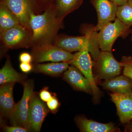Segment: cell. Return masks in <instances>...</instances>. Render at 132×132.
I'll return each instance as SVG.
<instances>
[{
    "label": "cell",
    "mask_w": 132,
    "mask_h": 132,
    "mask_svg": "<svg viewBox=\"0 0 132 132\" xmlns=\"http://www.w3.org/2000/svg\"><path fill=\"white\" fill-rule=\"evenodd\" d=\"M62 21L52 4L42 14L36 15L32 13L29 23L32 32L31 43L35 46L50 43L60 28Z\"/></svg>",
    "instance_id": "1"
},
{
    "label": "cell",
    "mask_w": 132,
    "mask_h": 132,
    "mask_svg": "<svg viewBox=\"0 0 132 132\" xmlns=\"http://www.w3.org/2000/svg\"><path fill=\"white\" fill-rule=\"evenodd\" d=\"M94 26H86L83 28L84 35L81 36H62L58 39L55 45L70 53L84 50H88L93 60H95L100 50L98 40V32Z\"/></svg>",
    "instance_id": "2"
},
{
    "label": "cell",
    "mask_w": 132,
    "mask_h": 132,
    "mask_svg": "<svg viewBox=\"0 0 132 132\" xmlns=\"http://www.w3.org/2000/svg\"><path fill=\"white\" fill-rule=\"evenodd\" d=\"M123 67L114 58L112 52L101 50L93 60V72L97 84L101 80H106L120 75Z\"/></svg>",
    "instance_id": "3"
},
{
    "label": "cell",
    "mask_w": 132,
    "mask_h": 132,
    "mask_svg": "<svg viewBox=\"0 0 132 132\" xmlns=\"http://www.w3.org/2000/svg\"><path fill=\"white\" fill-rule=\"evenodd\" d=\"M116 18L113 22H109L98 33L99 47L101 51L112 52L113 46L118 38L123 39L131 34L132 30Z\"/></svg>",
    "instance_id": "4"
},
{
    "label": "cell",
    "mask_w": 132,
    "mask_h": 132,
    "mask_svg": "<svg viewBox=\"0 0 132 132\" xmlns=\"http://www.w3.org/2000/svg\"><path fill=\"white\" fill-rule=\"evenodd\" d=\"M34 81H27L24 84V92L21 100L16 104L14 110L9 119L13 126L25 128L29 130L28 114L30 102L34 93Z\"/></svg>",
    "instance_id": "5"
},
{
    "label": "cell",
    "mask_w": 132,
    "mask_h": 132,
    "mask_svg": "<svg viewBox=\"0 0 132 132\" xmlns=\"http://www.w3.org/2000/svg\"><path fill=\"white\" fill-rule=\"evenodd\" d=\"M67 62L77 67L88 80L92 87L94 100L95 102L98 101L101 93L95 79L93 72V60L88 50H84L76 52L73 59Z\"/></svg>",
    "instance_id": "6"
},
{
    "label": "cell",
    "mask_w": 132,
    "mask_h": 132,
    "mask_svg": "<svg viewBox=\"0 0 132 132\" xmlns=\"http://www.w3.org/2000/svg\"><path fill=\"white\" fill-rule=\"evenodd\" d=\"M32 56L33 60L38 63L48 61L67 62L73 59L74 54L56 45L45 43L36 46Z\"/></svg>",
    "instance_id": "7"
},
{
    "label": "cell",
    "mask_w": 132,
    "mask_h": 132,
    "mask_svg": "<svg viewBox=\"0 0 132 132\" xmlns=\"http://www.w3.org/2000/svg\"><path fill=\"white\" fill-rule=\"evenodd\" d=\"M19 20L20 24L29 27L30 16L36 5V0H1Z\"/></svg>",
    "instance_id": "8"
},
{
    "label": "cell",
    "mask_w": 132,
    "mask_h": 132,
    "mask_svg": "<svg viewBox=\"0 0 132 132\" xmlns=\"http://www.w3.org/2000/svg\"><path fill=\"white\" fill-rule=\"evenodd\" d=\"M48 111L47 105L34 93L31 98L29 111V131H40L42 123Z\"/></svg>",
    "instance_id": "9"
},
{
    "label": "cell",
    "mask_w": 132,
    "mask_h": 132,
    "mask_svg": "<svg viewBox=\"0 0 132 132\" xmlns=\"http://www.w3.org/2000/svg\"><path fill=\"white\" fill-rule=\"evenodd\" d=\"M90 1L97 12L98 22L94 29L98 32L106 24L115 20L118 6L110 0Z\"/></svg>",
    "instance_id": "10"
},
{
    "label": "cell",
    "mask_w": 132,
    "mask_h": 132,
    "mask_svg": "<svg viewBox=\"0 0 132 132\" xmlns=\"http://www.w3.org/2000/svg\"><path fill=\"white\" fill-rule=\"evenodd\" d=\"M32 36L26 28L20 24L1 34V39L6 46L10 48L22 47L31 43Z\"/></svg>",
    "instance_id": "11"
},
{
    "label": "cell",
    "mask_w": 132,
    "mask_h": 132,
    "mask_svg": "<svg viewBox=\"0 0 132 132\" xmlns=\"http://www.w3.org/2000/svg\"><path fill=\"white\" fill-rule=\"evenodd\" d=\"M111 99L115 104L117 114L123 124H128L132 120V92L125 94L112 93Z\"/></svg>",
    "instance_id": "12"
},
{
    "label": "cell",
    "mask_w": 132,
    "mask_h": 132,
    "mask_svg": "<svg viewBox=\"0 0 132 132\" xmlns=\"http://www.w3.org/2000/svg\"><path fill=\"white\" fill-rule=\"evenodd\" d=\"M63 79L76 90L93 94L89 81L75 66H69L63 73Z\"/></svg>",
    "instance_id": "13"
},
{
    "label": "cell",
    "mask_w": 132,
    "mask_h": 132,
    "mask_svg": "<svg viewBox=\"0 0 132 132\" xmlns=\"http://www.w3.org/2000/svg\"><path fill=\"white\" fill-rule=\"evenodd\" d=\"M76 124L80 131L84 132H114L120 130L112 122L99 123L89 120L84 116H77L75 118Z\"/></svg>",
    "instance_id": "14"
},
{
    "label": "cell",
    "mask_w": 132,
    "mask_h": 132,
    "mask_svg": "<svg viewBox=\"0 0 132 132\" xmlns=\"http://www.w3.org/2000/svg\"><path fill=\"white\" fill-rule=\"evenodd\" d=\"M100 85L113 93L125 94L132 92V80L124 75L105 80Z\"/></svg>",
    "instance_id": "15"
},
{
    "label": "cell",
    "mask_w": 132,
    "mask_h": 132,
    "mask_svg": "<svg viewBox=\"0 0 132 132\" xmlns=\"http://www.w3.org/2000/svg\"><path fill=\"white\" fill-rule=\"evenodd\" d=\"M14 83L2 85L0 87V107L1 113L10 118L14 110L15 105L13 95Z\"/></svg>",
    "instance_id": "16"
},
{
    "label": "cell",
    "mask_w": 132,
    "mask_h": 132,
    "mask_svg": "<svg viewBox=\"0 0 132 132\" xmlns=\"http://www.w3.org/2000/svg\"><path fill=\"white\" fill-rule=\"evenodd\" d=\"M20 24L19 20L7 7L1 2L0 4L1 34Z\"/></svg>",
    "instance_id": "17"
},
{
    "label": "cell",
    "mask_w": 132,
    "mask_h": 132,
    "mask_svg": "<svg viewBox=\"0 0 132 132\" xmlns=\"http://www.w3.org/2000/svg\"><path fill=\"white\" fill-rule=\"evenodd\" d=\"M83 0H55L52 4L57 12L58 17L61 20L71 12L78 9L82 5Z\"/></svg>",
    "instance_id": "18"
},
{
    "label": "cell",
    "mask_w": 132,
    "mask_h": 132,
    "mask_svg": "<svg viewBox=\"0 0 132 132\" xmlns=\"http://www.w3.org/2000/svg\"><path fill=\"white\" fill-rule=\"evenodd\" d=\"M23 79L22 75L13 68L10 60L7 59L0 70V84L20 82Z\"/></svg>",
    "instance_id": "19"
},
{
    "label": "cell",
    "mask_w": 132,
    "mask_h": 132,
    "mask_svg": "<svg viewBox=\"0 0 132 132\" xmlns=\"http://www.w3.org/2000/svg\"><path fill=\"white\" fill-rule=\"evenodd\" d=\"M69 64L67 62L38 64L35 66V69L36 72L48 75H60L67 70L69 67Z\"/></svg>",
    "instance_id": "20"
},
{
    "label": "cell",
    "mask_w": 132,
    "mask_h": 132,
    "mask_svg": "<svg viewBox=\"0 0 132 132\" xmlns=\"http://www.w3.org/2000/svg\"><path fill=\"white\" fill-rule=\"evenodd\" d=\"M116 18L128 27L132 26V0L118 6Z\"/></svg>",
    "instance_id": "21"
},
{
    "label": "cell",
    "mask_w": 132,
    "mask_h": 132,
    "mask_svg": "<svg viewBox=\"0 0 132 132\" xmlns=\"http://www.w3.org/2000/svg\"><path fill=\"white\" fill-rule=\"evenodd\" d=\"M121 62L123 67V74L132 80V56H123Z\"/></svg>",
    "instance_id": "22"
},
{
    "label": "cell",
    "mask_w": 132,
    "mask_h": 132,
    "mask_svg": "<svg viewBox=\"0 0 132 132\" xmlns=\"http://www.w3.org/2000/svg\"><path fill=\"white\" fill-rule=\"evenodd\" d=\"M46 103L47 106L49 110L53 113L57 112L60 105L59 100L56 95L54 94L53 95L52 98Z\"/></svg>",
    "instance_id": "23"
},
{
    "label": "cell",
    "mask_w": 132,
    "mask_h": 132,
    "mask_svg": "<svg viewBox=\"0 0 132 132\" xmlns=\"http://www.w3.org/2000/svg\"><path fill=\"white\" fill-rule=\"evenodd\" d=\"M39 96L42 101L47 102L52 98L53 95L52 93L48 91V88L45 87L39 92Z\"/></svg>",
    "instance_id": "24"
},
{
    "label": "cell",
    "mask_w": 132,
    "mask_h": 132,
    "mask_svg": "<svg viewBox=\"0 0 132 132\" xmlns=\"http://www.w3.org/2000/svg\"><path fill=\"white\" fill-rule=\"evenodd\" d=\"M3 130L5 132H27L28 131L27 129L25 128L17 126H4Z\"/></svg>",
    "instance_id": "25"
},
{
    "label": "cell",
    "mask_w": 132,
    "mask_h": 132,
    "mask_svg": "<svg viewBox=\"0 0 132 132\" xmlns=\"http://www.w3.org/2000/svg\"><path fill=\"white\" fill-rule=\"evenodd\" d=\"M19 60L21 62L31 63L33 60L32 56L29 53H22L19 56Z\"/></svg>",
    "instance_id": "26"
},
{
    "label": "cell",
    "mask_w": 132,
    "mask_h": 132,
    "mask_svg": "<svg viewBox=\"0 0 132 132\" xmlns=\"http://www.w3.org/2000/svg\"><path fill=\"white\" fill-rule=\"evenodd\" d=\"M21 70L24 73H28L32 69V66L30 63L21 62L20 65Z\"/></svg>",
    "instance_id": "27"
},
{
    "label": "cell",
    "mask_w": 132,
    "mask_h": 132,
    "mask_svg": "<svg viewBox=\"0 0 132 132\" xmlns=\"http://www.w3.org/2000/svg\"><path fill=\"white\" fill-rule=\"evenodd\" d=\"M110 1L114 3L118 6H119L124 4L128 0H110Z\"/></svg>",
    "instance_id": "28"
},
{
    "label": "cell",
    "mask_w": 132,
    "mask_h": 132,
    "mask_svg": "<svg viewBox=\"0 0 132 132\" xmlns=\"http://www.w3.org/2000/svg\"><path fill=\"white\" fill-rule=\"evenodd\" d=\"M125 132H132V122L127 124L125 127Z\"/></svg>",
    "instance_id": "29"
},
{
    "label": "cell",
    "mask_w": 132,
    "mask_h": 132,
    "mask_svg": "<svg viewBox=\"0 0 132 132\" xmlns=\"http://www.w3.org/2000/svg\"><path fill=\"white\" fill-rule=\"evenodd\" d=\"M131 40L132 41V31L131 33Z\"/></svg>",
    "instance_id": "30"
},
{
    "label": "cell",
    "mask_w": 132,
    "mask_h": 132,
    "mask_svg": "<svg viewBox=\"0 0 132 132\" xmlns=\"http://www.w3.org/2000/svg\"><path fill=\"white\" fill-rule=\"evenodd\" d=\"M42 1H46V0H42Z\"/></svg>",
    "instance_id": "31"
}]
</instances>
